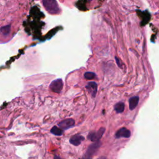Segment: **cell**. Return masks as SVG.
<instances>
[{"mask_svg":"<svg viewBox=\"0 0 159 159\" xmlns=\"http://www.w3.org/2000/svg\"><path fill=\"white\" fill-rule=\"evenodd\" d=\"M42 4L47 11L51 15H58L61 11L56 0H42Z\"/></svg>","mask_w":159,"mask_h":159,"instance_id":"6da1fadb","label":"cell"},{"mask_svg":"<svg viewBox=\"0 0 159 159\" xmlns=\"http://www.w3.org/2000/svg\"><path fill=\"white\" fill-rule=\"evenodd\" d=\"M84 77L86 80H92L94 79V77H96V74L93 72H87L84 74Z\"/></svg>","mask_w":159,"mask_h":159,"instance_id":"4fadbf2b","label":"cell"},{"mask_svg":"<svg viewBox=\"0 0 159 159\" xmlns=\"http://www.w3.org/2000/svg\"><path fill=\"white\" fill-rule=\"evenodd\" d=\"M105 132V129L101 128L98 131H92L89 133L88 135V139L91 140L92 142H98L100 141Z\"/></svg>","mask_w":159,"mask_h":159,"instance_id":"3957f363","label":"cell"},{"mask_svg":"<svg viewBox=\"0 0 159 159\" xmlns=\"http://www.w3.org/2000/svg\"><path fill=\"white\" fill-rule=\"evenodd\" d=\"M114 108L117 113H122L124 111L125 104L122 102H119V103H118L115 104Z\"/></svg>","mask_w":159,"mask_h":159,"instance_id":"30bf717a","label":"cell"},{"mask_svg":"<svg viewBox=\"0 0 159 159\" xmlns=\"http://www.w3.org/2000/svg\"><path fill=\"white\" fill-rule=\"evenodd\" d=\"M97 84L94 82H88L87 85L86 86V88L88 90V91H89L93 98H94L96 96V94L97 93Z\"/></svg>","mask_w":159,"mask_h":159,"instance_id":"ba28073f","label":"cell"},{"mask_svg":"<svg viewBox=\"0 0 159 159\" xmlns=\"http://www.w3.org/2000/svg\"><path fill=\"white\" fill-rule=\"evenodd\" d=\"M97 159H106V158L105 157H99Z\"/></svg>","mask_w":159,"mask_h":159,"instance_id":"9a60e30c","label":"cell"},{"mask_svg":"<svg viewBox=\"0 0 159 159\" xmlns=\"http://www.w3.org/2000/svg\"><path fill=\"white\" fill-rule=\"evenodd\" d=\"M50 89L53 92L59 93L61 92L63 88V81L61 79H57L54 80L50 84Z\"/></svg>","mask_w":159,"mask_h":159,"instance_id":"277c9868","label":"cell"},{"mask_svg":"<svg viewBox=\"0 0 159 159\" xmlns=\"http://www.w3.org/2000/svg\"><path fill=\"white\" fill-rule=\"evenodd\" d=\"M84 140V137L80 134H76L70 139V143L75 146H78Z\"/></svg>","mask_w":159,"mask_h":159,"instance_id":"52a82bcc","label":"cell"},{"mask_svg":"<svg viewBox=\"0 0 159 159\" xmlns=\"http://www.w3.org/2000/svg\"><path fill=\"white\" fill-rule=\"evenodd\" d=\"M139 101V98L138 96H133L130 98L129 100V109L130 110H133L135 109L137 106L138 105Z\"/></svg>","mask_w":159,"mask_h":159,"instance_id":"9c48e42d","label":"cell"},{"mask_svg":"<svg viewBox=\"0 0 159 159\" xmlns=\"http://www.w3.org/2000/svg\"><path fill=\"white\" fill-rule=\"evenodd\" d=\"M116 138L119 139L121 137L124 138H129L130 137V131L126 128H122L119 129L117 132H116Z\"/></svg>","mask_w":159,"mask_h":159,"instance_id":"8992f818","label":"cell"},{"mask_svg":"<svg viewBox=\"0 0 159 159\" xmlns=\"http://www.w3.org/2000/svg\"><path fill=\"white\" fill-rule=\"evenodd\" d=\"M54 159H62V158H61L60 157L57 156V155H55V156H54Z\"/></svg>","mask_w":159,"mask_h":159,"instance_id":"5bb4252c","label":"cell"},{"mask_svg":"<svg viewBox=\"0 0 159 159\" xmlns=\"http://www.w3.org/2000/svg\"><path fill=\"white\" fill-rule=\"evenodd\" d=\"M75 121L73 119H67L59 123V126L62 130H67L75 126Z\"/></svg>","mask_w":159,"mask_h":159,"instance_id":"5b68a950","label":"cell"},{"mask_svg":"<svg viewBox=\"0 0 159 159\" xmlns=\"http://www.w3.org/2000/svg\"><path fill=\"white\" fill-rule=\"evenodd\" d=\"M51 132L54 134L55 136H62L63 132V130L60 128H58L57 126H54L51 130Z\"/></svg>","mask_w":159,"mask_h":159,"instance_id":"8fae6325","label":"cell"},{"mask_svg":"<svg viewBox=\"0 0 159 159\" xmlns=\"http://www.w3.org/2000/svg\"><path fill=\"white\" fill-rule=\"evenodd\" d=\"M101 144L100 141H98V142H94L93 144H91L88 147L86 153L82 159H92V156L94 153L96 152L99 148H100Z\"/></svg>","mask_w":159,"mask_h":159,"instance_id":"7a4b0ae2","label":"cell"},{"mask_svg":"<svg viewBox=\"0 0 159 159\" xmlns=\"http://www.w3.org/2000/svg\"><path fill=\"white\" fill-rule=\"evenodd\" d=\"M11 31V26L10 25H7L5 26H3L1 28V33L4 35V36H7L9 34Z\"/></svg>","mask_w":159,"mask_h":159,"instance_id":"7c38bea8","label":"cell"}]
</instances>
